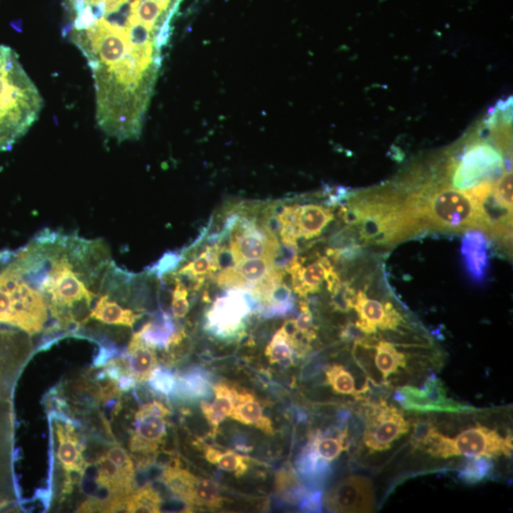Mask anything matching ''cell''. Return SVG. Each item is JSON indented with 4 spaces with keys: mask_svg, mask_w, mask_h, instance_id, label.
Returning a JSON list of instances; mask_svg holds the SVG:
<instances>
[{
    "mask_svg": "<svg viewBox=\"0 0 513 513\" xmlns=\"http://www.w3.org/2000/svg\"><path fill=\"white\" fill-rule=\"evenodd\" d=\"M231 418L245 425H254L267 435L273 434V422L263 415V407L254 395L235 389V403Z\"/></svg>",
    "mask_w": 513,
    "mask_h": 513,
    "instance_id": "cell-12",
    "label": "cell"
},
{
    "mask_svg": "<svg viewBox=\"0 0 513 513\" xmlns=\"http://www.w3.org/2000/svg\"><path fill=\"white\" fill-rule=\"evenodd\" d=\"M420 210L424 231L460 233L479 230L488 233L480 207L465 191L454 189L441 176L431 178L413 191Z\"/></svg>",
    "mask_w": 513,
    "mask_h": 513,
    "instance_id": "cell-2",
    "label": "cell"
},
{
    "mask_svg": "<svg viewBox=\"0 0 513 513\" xmlns=\"http://www.w3.org/2000/svg\"><path fill=\"white\" fill-rule=\"evenodd\" d=\"M333 220L334 214L330 208L316 204L298 206L297 226L301 238L311 240L319 237Z\"/></svg>",
    "mask_w": 513,
    "mask_h": 513,
    "instance_id": "cell-17",
    "label": "cell"
},
{
    "mask_svg": "<svg viewBox=\"0 0 513 513\" xmlns=\"http://www.w3.org/2000/svg\"><path fill=\"white\" fill-rule=\"evenodd\" d=\"M167 435L165 418L146 416L136 419L135 431L131 439V450L148 454L159 448Z\"/></svg>",
    "mask_w": 513,
    "mask_h": 513,
    "instance_id": "cell-11",
    "label": "cell"
},
{
    "mask_svg": "<svg viewBox=\"0 0 513 513\" xmlns=\"http://www.w3.org/2000/svg\"><path fill=\"white\" fill-rule=\"evenodd\" d=\"M223 504L224 499L219 484L213 480L196 477L192 493V505L219 509Z\"/></svg>",
    "mask_w": 513,
    "mask_h": 513,
    "instance_id": "cell-27",
    "label": "cell"
},
{
    "mask_svg": "<svg viewBox=\"0 0 513 513\" xmlns=\"http://www.w3.org/2000/svg\"><path fill=\"white\" fill-rule=\"evenodd\" d=\"M135 335L142 344L151 348L168 350L176 335V327L169 314L161 312L142 326Z\"/></svg>",
    "mask_w": 513,
    "mask_h": 513,
    "instance_id": "cell-13",
    "label": "cell"
},
{
    "mask_svg": "<svg viewBox=\"0 0 513 513\" xmlns=\"http://www.w3.org/2000/svg\"><path fill=\"white\" fill-rule=\"evenodd\" d=\"M491 247V239L484 232H465L461 242L462 264L466 275L476 284H482L488 278Z\"/></svg>",
    "mask_w": 513,
    "mask_h": 513,
    "instance_id": "cell-10",
    "label": "cell"
},
{
    "mask_svg": "<svg viewBox=\"0 0 513 513\" xmlns=\"http://www.w3.org/2000/svg\"><path fill=\"white\" fill-rule=\"evenodd\" d=\"M265 355L271 364L293 363L294 350L281 327L266 346Z\"/></svg>",
    "mask_w": 513,
    "mask_h": 513,
    "instance_id": "cell-30",
    "label": "cell"
},
{
    "mask_svg": "<svg viewBox=\"0 0 513 513\" xmlns=\"http://www.w3.org/2000/svg\"><path fill=\"white\" fill-rule=\"evenodd\" d=\"M43 99L16 52L0 45V152L10 151L37 121Z\"/></svg>",
    "mask_w": 513,
    "mask_h": 513,
    "instance_id": "cell-1",
    "label": "cell"
},
{
    "mask_svg": "<svg viewBox=\"0 0 513 513\" xmlns=\"http://www.w3.org/2000/svg\"><path fill=\"white\" fill-rule=\"evenodd\" d=\"M107 456L123 470L124 474L134 479V462L122 447L110 448L107 452Z\"/></svg>",
    "mask_w": 513,
    "mask_h": 513,
    "instance_id": "cell-37",
    "label": "cell"
},
{
    "mask_svg": "<svg viewBox=\"0 0 513 513\" xmlns=\"http://www.w3.org/2000/svg\"><path fill=\"white\" fill-rule=\"evenodd\" d=\"M301 314L295 321L297 330L298 333L305 335L310 340L317 338L316 327L314 326L313 315L309 305L305 301L299 303Z\"/></svg>",
    "mask_w": 513,
    "mask_h": 513,
    "instance_id": "cell-35",
    "label": "cell"
},
{
    "mask_svg": "<svg viewBox=\"0 0 513 513\" xmlns=\"http://www.w3.org/2000/svg\"><path fill=\"white\" fill-rule=\"evenodd\" d=\"M205 458L209 463L217 466L224 472L235 473L237 477L244 476L248 469L249 460L233 451L222 452L208 447L205 450Z\"/></svg>",
    "mask_w": 513,
    "mask_h": 513,
    "instance_id": "cell-22",
    "label": "cell"
},
{
    "mask_svg": "<svg viewBox=\"0 0 513 513\" xmlns=\"http://www.w3.org/2000/svg\"><path fill=\"white\" fill-rule=\"evenodd\" d=\"M151 389L163 395H173L177 387V378L170 370L156 367L149 379Z\"/></svg>",
    "mask_w": 513,
    "mask_h": 513,
    "instance_id": "cell-32",
    "label": "cell"
},
{
    "mask_svg": "<svg viewBox=\"0 0 513 513\" xmlns=\"http://www.w3.org/2000/svg\"><path fill=\"white\" fill-rule=\"evenodd\" d=\"M136 380L130 375L123 376L119 379L118 383V389L122 391H130L135 387Z\"/></svg>",
    "mask_w": 513,
    "mask_h": 513,
    "instance_id": "cell-41",
    "label": "cell"
},
{
    "mask_svg": "<svg viewBox=\"0 0 513 513\" xmlns=\"http://www.w3.org/2000/svg\"><path fill=\"white\" fill-rule=\"evenodd\" d=\"M395 399L405 410L416 412L465 413L478 411L473 406L455 402L449 397L444 382L436 375L427 379L422 389L413 387L398 388Z\"/></svg>",
    "mask_w": 513,
    "mask_h": 513,
    "instance_id": "cell-7",
    "label": "cell"
},
{
    "mask_svg": "<svg viewBox=\"0 0 513 513\" xmlns=\"http://www.w3.org/2000/svg\"><path fill=\"white\" fill-rule=\"evenodd\" d=\"M60 446L57 456L67 473H84L86 464L82 456L83 444L69 425H57Z\"/></svg>",
    "mask_w": 513,
    "mask_h": 513,
    "instance_id": "cell-14",
    "label": "cell"
},
{
    "mask_svg": "<svg viewBox=\"0 0 513 513\" xmlns=\"http://www.w3.org/2000/svg\"><path fill=\"white\" fill-rule=\"evenodd\" d=\"M90 318L110 325L133 327L142 318V314L132 309L123 308L116 302L110 301L108 295L100 297Z\"/></svg>",
    "mask_w": 513,
    "mask_h": 513,
    "instance_id": "cell-19",
    "label": "cell"
},
{
    "mask_svg": "<svg viewBox=\"0 0 513 513\" xmlns=\"http://www.w3.org/2000/svg\"><path fill=\"white\" fill-rule=\"evenodd\" d=\"M183 256L175 253H167L163 258L152 268V273L157 276L162 278L167 273H173V271L181 263Z\"/></svg>",
    "mask_w": 513,
    "mask_h": 513,
    "instance_id": "cell-38",
    "label": "cell"
},
{
    "mask_svg": "<svg viewBox=\"0 0 513 513\" xmlns=\"http://www.w3.org/2000/svg\"><path fill=\"white\" fill-rule=\"evenodd\" d=\"M189 289L183 281L176 276L175 288L171 295V312L176 320L183 319L190 311L188 299Z\"/></svg>",
    "mask_w": 513,
    "mask_h": 513,
    "instance_id": "cell-33",
    "label": "cell"
},
{
    "mask_svg": "<svg viewBox=\"0 0 513 513\" xmlns=\"http://www.w3.org/2000/svg\"><path fill=\"white\" fill-rule=\"evenodd\" d=\"M162 499L151 484H146L126 498V512H160Z\"/></svg>",
    "mask_w": 513,
    "mask_h": 513,
    "instance_id": "cell-26",
    "label": "cell"
},
{
    "mask_svg": "<svg viewBox=\"0 0 513 513\" xmlns=\"http://www.w3.org/2000/svg\"><path fill=\"white\" fill-rule=\"evenodd\" d=\"M348 437V432L338 436L320 433L313 438L310 444L320 459L332 462L338 458L342 451L349 447Z\"/></svg>",
    "mask_w": 513,
    "mask_h": 513,
    "instance_id": "cell-25",
    "label": "cell"
},
{
    "mask_svg": "<svg viewBox=\"0 0 513 513\" xmlns=\"http://www.w3.org/2000/svg\"><path fill=\"white\" fill-rule=\"evenodd\" d=\"M176 378L177 387L174 395L189 401H197V399H208L214 394L209 378L201 369H191Z\"/></svg>",
    "mask_w": 513,
    "mask_h": 513,
    "instance_id": "cell-18",
    "label": "cell"
},
{
    "mask_svg": "<svg viewBox=\"0 0 513 513\" xmlns=\"http://www.w3.org/2000/svg\"><path fill=\"white\" fill-rule=\"evenodd\" d=\"M231 252L235 265L250 259L265 258L274 262L281 248L275 234L253 219L239 217L231 232Z\"/></svg>",
    "mask_w": 513,
    "mask_h": 513,
    "instance_id": "cell-6",
    "label": "cell"
},
{
    "mask_svg": "<svg viewBox=\"0 0 513 513\" xmlns=\"http://www.w3.org/2000/svg\"><path fill=\"white\" fill-rule=\"evenodd\" d=\"M260 305L259 297L248 290L228 289L208 311L205 330L223 340L240 338L246 334L247 321L259 312Z\"/></svg>",
    "mask_w": 513,
    "mask_h": 513,
    "instance_id": "cell-4",
    "label": "cell"
},
{
    "mask_svg": "<svg viewBox=\"0 0 513 513\" xmlns=\"http://www.w3.org/2000/svg\"><path fill=\"white\" fill-rule=\"evenodd\" d=\"M220 266L217 260L216 245L208 248L196 258L184 265L178 273L179 276L193 279L206 278L211 274L218 273Z\"/></svg>",
    "mask_w": 513,
    "mask_h": 513,
    "instance_id": "cell-24",
    "label": "cell"
},
{
    "mask_svg": "<svg viewBox=\"0 0 513 513\" xmlns=\"http://www.w3.org/2000/svg\"><path fill=\"white\" fill-rule=\"evenodd\" d=\"M436 430V426L430 420H419L413 425V432L411 436V445L413 450H421L428 438Z\"/></svg>",
    "mask_w": 513,
    "mask_h": 513,
    "instance_id": "cell-36",
    "label": "cell"
},
{
    "mask_svg": "<svg viewBox=\"0 0 513 513\" xmlns=\"http://www.w3.org/2000/svg\"><path fill=\"white\" fill-rule=\"evenodd\" d=\"M296 465L298 474L311 484H319L331 474L330 462L320 459L310 444L299 455Z\"/></svg>",
    "mask_w": 513,
    "mask_h": 513,
    "instance_id": "cell-20",
    "label": "cell"
},
{
    "mask_svg": "<svg viewBox=\"0 0 513 513\" xmlns=\"http://www.w3.org/2000/svg\"><path fill=\"white\" fill-rule=\"evenodd\" d=\"M363 406L365 428L362 441L370 452L389 450L395 440L409 433L410 422L403 413L387 402Z\"/></svg>",
    "mask_w": 513,
    "mask_h": 513,
    "instance_id": "cell-5",
    "label": "cell"
},
{
    "mask_svg": "<svg viewBox=\"0 0 513 513\" xmlns=\"http://www.w3.org/2000/svg\"><path fill=\"white\" fill-rule=\"evenodd\" d=\"M353 309L358 313L355 325L368 336L376 334L378 330H396L403 322V317L391 302L382 305L377 299L369 298L366 292H356Z\"/></svg>",
    "mask_w": 513,
    "mask_h": 513,
    "instance_id": "cell-9",
    "label": "cell"
},
{
    "mask_svg": "<svg viewBox=\"0 0 513 513\" xmlns=\"http://www.w3.org/2000/svg\"><path fill=\"white\" fill-rule=\"evenodd\" d=\"M276 491L287 501L297 503L308 494L297 480L295 470L291 467L283 468L276 476Z\"/></svg>",
    "mask_w": 513,
    "mask_h": 513,
    "instance_id": "cell-28",
    "label": "cell"
},
{
    "mask_svg": "<svg viewBox=\"0 0 513 513\" xmlns=\"http://www.w3.org/2000/svg\"><path fill=\"white\" fill-rule=\"evenodd\" d=\"M322 493L316 491L313 493H308L301 501L299 509L304 512H321L322 509Z\"/></svg>",
    "mask_w": 513,
    "mask_h": 513,
    "instance_id": "cell-40",
    "label": "cell"
},
{
    "mask_svg": "<svg viewBox=\"0 0 513 513\" xmlns=\"http://www.w3.org/2000/svg\"><path fill=\"white\" fill-rule=\"evenodd\" d=\"M213 391L212 403L203 402L201 408L213 433L216 434L220 424L232 415L235 403V388L225 383H219L213 387Z\"/></svg>",
    "mask_w": 513,
    "mask_h": 513,
    "instance_id": "cell-16",
    "label": "cell"
},
{
    "mask_svg": "<svg viewBox=\"0 0 513 513\" xmlns=\"http://www.w3.org/2000/svg\"><path fill=\"white\" fill-rule=\"evenodd\" d=\"M274 267V262L265 258L250 259L236 265L240 275L251 285L252 293L256 284L262 281Z\"/></svg>",
    "mask_w": 513,
    "mask_h": 513,
    "instance_id": "cell-29",
    "label": "cell"
},
{
    "mask_svg": "<svg viewBox=\"0 0 513 513\" xmlns=\"http://www.w3.org/2000/svg\"><path fill=\"white\" fill-rule=\"evenodd\" d=\"M325 504L336 512H372L375 504L372 483L358 476L342 479L327 494Z\"/></svg>",
    "mask_w": 513,
    "mask_h": 513,
    "instance_id": "cell-8",
    "label": "cell"
},
{
    "mask_svg": "<svg viewBox=\"0 0 513 513\" xmlns=\"http://www.w3.org/2000/svg\"><path fill=\"white\" fill-rule=\"evenodd\" d=\"M436 459H449L464 455L467 458L494 459L502 454H512V435L505 438L487 427L478 425L465 430L454 438L441 435L436 430L421 448Z\"/></svg>",
    "mask_w": 513,
    "mask_h": 513,
    "instance_id": "cell-3",
    "label": "cell"
},
{
    "mask_svg": "<svg viewBox=\"0 0 513 513\" xmlns=\"http://www.w3.org/2000/svg\"><path fill=\"white\" fill-rule=\"evenodd\" d=\"M493 459L477 456L468 458L460 469L459 478L467 484H477L493 477Z\"/></svg>",
    "mask_w": 513,
    "mask_h": 513,
    "instance_id": "cell-23",
    "label": "cell"
},
{
    "mask_svg": "<svg viewBox=\"0 0 513 513\" xmlns=\"http://www.w3.org/2000/svg\"><path fill=\"white\" fill-rule=\"evenodd\" d=\"M375 362L382 375L383 381L396 373L399 368H404L407 363L406 355L396 350L394 345L385 340H379L375 346Z\"/></svg>",
    "mask_w": 513,
    "mask_h": 513,
    "instance_id": "cell-21",
    "label": "cell"
},
{
    "mask_svg": "<svg viewBox=\"0 0 513 513\" xmlns=\"http://www.w3.org/2000/svg\"><path fill=\"white\" fill-rule=\"evenodd\" d=\"M494 194L499 202L512 211V169L506 170L495 182Z\"/></svg>",
    "mask_w": 513,
    "mask_h": 513,
    "instance_id": "cell-34",
    "label": "cell"
},
{
    "mask_svg": "<svg viewBox=\"0 0 513 513\" xmlns=\"http://www.w3.org/2000/svg\"><path fill=\"white\" fill-rule=\"evenodd\" d=\"M170 413L171 411L160 402H152L142 405L140 410L136 413L135 419L146 416H159L166 418L169 416Z\"/></svg>",
    "mask_w": 513,
    "mask_h": 513,
    "instance_id": "cell-39",
    "label": "cell"
},
{
    "mask_svg": "<svg viewBox=\"0 0 513 513\" xmlns=\"http://www.w3.org/2000/svg\"><path fill=\"white\" fill-rule=\"evenodd\" d=\"M326 383L338 395H354L355 390L354 379L349 370L344 366L334 364L325 369Z\"/></svg>",
    "mask_w": 513,
    "mask_h": 513,
    "instance_id": "cell-31",
    "label": "cell"
},
{
    "mask_svg": "<svg viewBox=\"0 0 513 513\" xmlns=\"http://www.w3.org/2000/svg\"><path fill=\"white\" fill-rule=\"evenodd\" d=\"M125 359L128 375L137 382L148 381L157 364L154 349L142 344L135 334Z\"/></svg>",
    "mask_w": 513,
    "mask_h": 513,
    "instance_id": "cell-15",
    "label": "cell"
}]
</instances>
